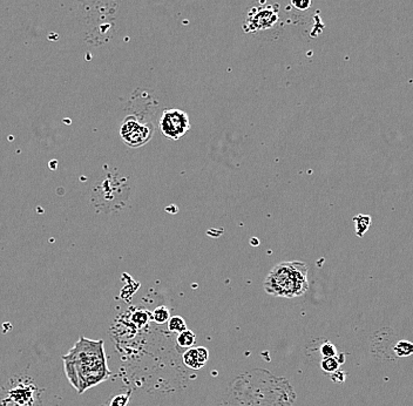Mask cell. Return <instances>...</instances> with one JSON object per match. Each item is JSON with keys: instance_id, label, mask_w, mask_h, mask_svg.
Segmentation results:
<instances>
[{"instance_id": "obj_5", "label": "cell", "mask_w": 413, "mask_h": 406, "mask_svg": "<svg viewBox=\"0 0 413 406\" xmlns=\"http://www.w3.org/2000/svg\"><path fill=\"white\" fill-rule=\"evenodd\" d=\"M209 358V352L206 348L189 349L183 354V362L188 368L199 370L203 368Z\"/></svg>"}, {"instance_id": "obj_10", "label": "cell", "mask_w": 413, "mask_h": 406, "mask_svg": "<svg viewBox=\"0 0 413 406\" xmlns=\"http://www.w3.org/2000/svg\"><path fill=\"white\" fill-rule=\"evenodd\" d=\"M395 351L400 357H406L413 353V343L407 341H400L395 346Z\"/></svg>"}, {"instance_id": "obj_9", "label": "cell", "mask_w": 413, "mask_h": 406, "mask_svg": "<svg viewBox=\"0 0 413 406\" xmlns=\"http://www.w3.org/2000/svg\"><path fill=\"white\" fill-rule=\"evenodd\" d=\"M195 343V335L190 330H184L178 337V344L181 348H190Z\"/></svg>"}, {"instance_id": "obj_11", "label": "cell", "mask_w": 413, "mask_h": 406, "mask_svg": "<svg viewBox=\"0 0 413 406\" xmlns=\"http://www.w3.org/2000/svg\"><path fill=\"white\" fill-rule=\"evenodd\" d=\"M152 318V315L144 310H137L136 313L133 315L132 321L137 326H143L148 323L149 319Z\"/></svg>"}, {"instance_id": "obj_13", "label": "cell", "mask_w": 413, "mask_h": 406, "mask_svg": "<svg viewBox=\"0 0 413 406\" xmlns=\"http://www.w3.org/2000/svg\"><path fill=\"white\" fill-rule=\"evenodd\" d=\"M336 353H337L336 348L331 344V343H325V344L322 346V354H323L325 358L335 357Z\"/></svg>"}, {"instance_id": "obj_14", "label": "cell", "mask_w": 413, "mask_h": 406, "mask_svg": "<svg viewBox=\"0 0 413 406\" xmlns=\"http://www.w3.org/2000/svg\"><path fill=\"white\" fill-rule=\"evenodd\" d=\"M291 4L296 10L305 11L311 5V0H291Z\"/></svg>"}, {"instance_id": "obj_4", "label": "cell", "mask_w": 413, "mask_h": 406, "mask_svg": "<svg viewBox=\"0 0 413 406\" xmlns=\"http://www.w3.org/2000/svg\"><path fill=\"white\" fill-rule=\"evenodd\" d=\"M154 128L151 124H142L135 116H127L120 126V136L131 148L141 147L152 139Z\"/></svg>"}, {"instance_id": "obj_3", "label": "cell", "mask_w": 413, "mask_h": 406, "mask_svg": "<svg viewBox=\"0 0 413 406\" xmlns=\"http://www.w3.org/2000/svg\"><path fill=\"white\" fill-rule=\"evenodd\" d=\"M159 127L167 139L180 140L190 129L189 116L181 109H166L160 117Z\"/></svg>"}, {"instance_id": "obj_15", "label": "cell", "mask_w": 413, "mask_h": 406, "mask_svg": "<svg viewBox=\"0 0 413 406\" xmlns=\"http://www.w3.org/2000/svg\"><path fill=\"white\" fill-rule=\"evenodd\" d=\"M128 399H129L128 395H120L114 398L111 406H126V404L128 403Z\"/></svg>"}, {"instance_id": "obj_7", "label": "cell", "mask_w": 413, "mask_h": 406, "mask_svg": "<svg viewBox=\"0 0 413 406\" xmlns=\"http://www.w3.org/2000/svg\"><path fill=\"white\" fill-rule=\"evenodd\" d=\"M168 329L172 332H183L184 330H187L186 321L181 316H173L168 321Z\"/></svg>"}, {"instance_id": "obj_8", "label": "cell", "mask_w": 413, "mask_h": 406, "mask_svg": "<svg viewBox=\"0 0 413 406\" xmlns=\"http://www.w3.org/2000/svg\"><path fill=\"white\" fill-rule=\"evenodd\" d=\"M169 318H171V314L166 306L156 307L152 314V319L157 324H163L169 321Z\"/></svg>"}, {"instance_id": "obj_1", "label": "cell", "mask_w": 413, "mask_h": 406, "mask_svg": "<svg viewBox=\"0 0 413 406\" xmlns=\"http://www.w3.org/2000/svg\"><path fill=\"white\" fill-rule=\"evenodd\" d=\"M66 376L79 393L102 383L111 376L104 341L80 337L67 354L62 357Z\"/></svg>"}, {"instance_id": "obj_6", "label": "cell", "mask_w": 413, "mask_h": 406, "mask_svg": "<svg viewBox=\"0 0 413 406\" xmlns=\"http://www.w3.org/2000/svg\"><path fill=\"white\" fill-rule=\"evenodd\" d=\"M352 221L355 222V231L358 237H363L372 223L371 216L365 214H358Z\"/></svg>"}, {"instance_id": "obj_2", "label": "cell", "mask_w": 413, "mask_h": 406, "mask_svg": "<svg viewBox=\"0 0 413 406\" xmlns=\"http://www.w3.org/2000/svg\"><path fill=\"white\" fill-rule=\"evenodd\" d=\"M263 288L275 297H300L309 289L308 266L301 261L279 263L266 276Z\"/></svg>"}, {"instance_id": "obj_12", "label": "cell", "mask_w": 413, "mask_h": 406, "mask_svg": "<svg viewBox=\"0 0 413 406\" xmlns=\"http://www.w3.org/2000/svg\"><path fill=\"white\" fill-rule=\"evenodd\" d=\"M339 362H337L333 357H328L322 362V369L326 372H335L339 368Z\"/></svg>"}]
</instances>
